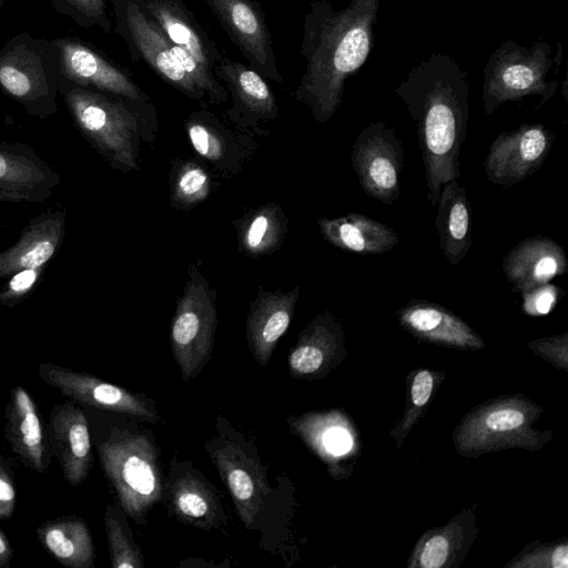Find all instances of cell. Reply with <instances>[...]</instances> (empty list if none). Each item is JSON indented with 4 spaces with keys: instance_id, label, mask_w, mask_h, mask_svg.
<instances>
[{
    "instance_id": "6da1fadb",
    "label": "cell",
    "mask_w": 568,
    "mask_h": 568,
    "mask_svg": "<svg viewBox=\"0 0 568 568\" xmlns=\"http://www.w3.org/2000/svg\"><path fill=\"white\" fill-rule=\"evenodd\" d=\"M378 7L379 0H351L342 9L328 0L310 1L301 42L305 70L292 97L308 108L316 123L334 116L347 79L372 53Z\"/></svg>"
},
{
    "instance_id": "7a4b0ae2",
    "label": "cell",
    "mask_w": 568,
    "mask_h": 568,
    "mask_svg": "<svg viewBox=\"0 0 568 568\" xmlns=\"http://www.w3.org/2000/svg\"><path fill=\"white\" fill-rule=\"evenodd\" d=\"M468 75L453 57L433 52L394 89L416 125L427 199L434 207L442 186L460 176L469 118Z\"/></svg>"
},
{
    "instance_id": "3957f363",
    "label": "cell",
    "mask_w": 568,
    "mask_h": 568,
    "mask_svg": "<svg viewBox=\"0 0 568 568\" xmlns=\"http://www.w3.org/2000/svg\"><path fill=\"white\" fill-rule=\"evenodd\" d=\"M62 94L79 132L111 168L122 173L140 170L141 142L153 144L158 132L151 101L77 85L64 88Z\"/></svg>"
},
{
    "instance_id": "277c9868",
    "label": "cell",
    "mask_w": 568,
    "mask_h": 568,
    "mask_svg": "<svg viewBox=\"0 0 568 568\" xmlns=\"http://www.w3.org/2000/svg\"><path fill=\"white\" fill-rule=\"evenodd\" d=\"M554 52L550 43L537 41L526 47L507 40L488 58L484 69L483 108L490 115L499 105L519 101L528 95H540L549 101L559 83L548 81L554 62L561 58V43Z\"/></svg>"
},
{
    "instance_id": "5b68a950",
    "label": "cell",
    "mask_w": 568,
    "mask_h": 568,
    "mask_svg": "<svg viewBox=\"0 0 568 568\" xmlns=\"http://www.w3.org/2000/svg\"><path fill=\"white\" fill-rule=\"evenodd\" d=\"M99 455L122 509L142 523L163 495L153 443L143 434L113 429L110 437L99 445Z\"/></svg>"
},
{
    "instance_id": "8992f818",
    "label": "cell",
    "mask_w": 568,
    "mask_h": 568,
    "mask_svg": "<svg viewBox=\"0 0 568 568\" xmlns=\"http://www.w3.org/2000/svg\"><path fill=\"white\" fill-rule=\"evenodd\" d=\"M200 262L187 267L171 322V348L184 381L197 375L210 359L217 323V293Z\"/></svg>"
},
{
    "instance_id": "52a82bcc",
    "label": "cell",
    "mask_w": 568,
    "mask_h": 568,
    "mask_svg": "<svg viewBox=\"0 0 568 568\" xmlns=\"http://www.w3.org/2000/svg\"><path fill=\"white\" fill-rule=\"evenodd\" d=\"M118 31L126 41L134 61L143 60L163 81L207 106L203 92L187 77L175 59L169 39L160 27L144 12L136 0H113Z\"/></svg>"
},
{
    "instance_id": "ba28073f",
    "label": "cell",
    "mask_w": 568,
    "mask_h": 568,
    "mask_svg": "<svg viewBox=\"0 0 568 568\" xmlns=\"http://www.w3.org/2000/svg\"><path fill=\"white\" fill-rule=\"evenodd\" d=\"M183 124L197 158L225 178L240 174L261 145L258 136L221 119L207 106L191 112Z\"/></svg>"
},
{
    "instance_id": "9c48e42d",
    "label": "cell",
    "mask_w": 568,
    "mask_h": 568,
    "mask_svg": "<svg viewBox=\"0 0 568 568\" xmlns=\"http://www.w3.org/2000/svg\"><path fill=\"white\" fill-rule=\"evenodd\" d=\"M351 160L367 195L386 204L398 199L404 149L395 130L385 121L373 122L361 131L353 144Z\"/></svg>"
},
{
    "instance_id": "30bf717a",
    "label": "cell",
    "mask_w": 568,
    "mask_h": 568,
    "mask_svg": "<svg viewBox=\"0 0 568 568\" xmlns=\"http://www.w3.org/2000/svg\"><path fill=\"white\" fill-rule=\"evenodd\" d=\"M231 100L226 121L258 138H267V122L280 119V108L266 79L252 67L223 57L213 70Z\"/></svg>"
},
{
    "instance_id": "8fae6325",
    "label": "cell",
    "mask_w": 568,
    "mask_h": 568,
    "mask_svg": "<svg viewBox=\"0 0 568 568\" xmlns=\"http://www.w3.org/2000/svg\"><path fill=\"white\" fill-rule=\"evenodd\" d=\"M248 65L266 80L283 83L265 13L255 0H203Z\"/></svg>"
},
{
    "instance_id": "7c38bea8",
    "label": "cell",
    "mask_w": 568,
    "mask_h": 568,
    "mask_svg": "<svg viewBox=\"0 0 568 568\" xmlns=\"http://www.w3.org/2000/svg\"><path fill=\"white\" fill-rule=\"evenodd\" d=\"M554 134L541 123L501 132L490 144L484 169L490 182L509 187L536 172L551 150Z\"/></svg>"
},
{
    "instance_id": "4fadbf2b",
    "label": "cell",
    "mask_w": 568,
    "mask_h": 568,
    "mask_svg": "<svg viewBox=\"0 0 568 568\" xmlns=\"http://www.w3.org/2000/svg\"><path fill=\"white\" fill-rule=\"evenodd\" d=\"M38 372L44 383L75 402L152 422L160 419L151 400L90 374L75 372L52 363L40 364Z\"/></svg>"
},
{
    "instance_id": "5bb4252c",
    "label": "cell",
    "mask_w": 568,
    "mask_h": 568,
    "mask_svg": "<svg viewBox=\"0 0 568 568\" xmlns=\"http://www.w3.org/2000/svg\"><path fill=\"white\" fill-rule=\"evenodd\" d=\"M61 182L33 148L0 139V202L43 204Z\"/></svg>"
},
{
    "instance_id": "9a60e30c",
    "label": "cell",
    "mask_w": 568,
    "mask_h": 568,
    "mask_svg": "<svg viewBox=\"0 0 568 568\" xmlns=\"http://www.w3.org/2000/svg\"><path fill=\"white\" fill-rule=\"evenodd\" d=\"M0 87L33 116L45 119L57 112V85L44 62L27 45L6 49L0 55Z\"/></svg>"
},
{
    "instance_id": "2e32d148",
    "label": "cell",
    "mask_w": 568,
    "mask_h": 568,
    "mask_svg": "<svg viewBox=\"0 0 568 568\" xmlns=\"http://www.w3.org/2000/svg\"><path fill=\"white\" fill-rule=\"evenodd\" d=\"M61 70L77 87L141 101H151L133 79L88 45L70 39H58Z\"/></svg>"
},
{
    "instance_id": "e0dca14e",
    "label": "cell",
    "mask_w": 568,
    "mask_h": 568,
    "mask_svg": "<svg viewBox=\"0 0 568 568\" xmlns=\"http://www.w3.org/2000/svg\"><path fill=\"white\" fill-rule=\"evenodd\" d=\"M67 231V210L50 207L32 217L21 230L18 241L0 252V280L48 264L60 250Z\"/></svg>"
},
{
    "instance_id": "ac0fdd59",
    "label": "cell",
    "mask_w": 568,
    "mask_h": 568,
    "mask_svg": "<svg viewBox=\"0 0 568 568\" xmlns=\"http://www.w3.org/2000/svg\"><path fill=\"white\" fill-rule=\"evenodd\" d=\"M48 443L57 457L65 480L80 485L91 467V439L88 419L71 403L54 406L47 427Z\"/></svg>"
},
{
    "instance_id": "d6986e66",
    "label": "cell",
    "mask_w": 568,
    "mask_h": 568,
    "mask_svg": "<svg viewBox=\"0 0 568 568\" xmlns=\"http://www.w3.org/2000/svg\"><path fill=\"white\" fill-rule=\"evenodd\" d=\"M300 292L298 284L290 291L277 288L273 292L260 286L250 302L246 337L253 356L262 366L268 363L277 342L287 331Z\"/></svg>"
},
{
    "instance_id": "ffe728a7",
    "label": "cell",
    "mask_w": 568,
    "mask_h": 568,
    "mask_svg": "<svg viewBox=\"0 0 568 568\" xmlns=\"http://www.w3.org/2000/svg\"><path fill=\"white\" fill-rule=\"evenodd\" d=\"M501 266L513 291L523 293L565 274L568 260L565 250L556 241L535 235L516 244L504 256Z\"/></svg>"
},
{
    "instance_id": "44dd1931",
    "label": "cell",
    "mask_w": 568,
    "mask_h": 568,
    "mask_svg": "<svg viewBox=\"0 0 568 568\" xmlns=\"http://www.w3.org/2000/svg\"><path fill=\"white\" fill-rule=\"evenodd\" d=\"M165 37L213 71L223 58L215 42L182 0H136Z\"/></svg>"
},
{
    "instance_id": "7402d4cb",
    "label": "cell",
    "mask_w": 568,
    "mask_h": 568,
    "mask_svg": "<svg viewBox=\"0 0 568 568\" xmlns=\"http://www.w3.org/2000/svg\"><path fill=\"white\" fill-rule=\"evenodd\" d=\"M6 437L21 462L38 473L48 468L49 443L37 405L21 386L11 390L6 408Z\"/></svg>"
},
{
    "instance_id": "603a6c76",
    "label": "cell",
    "mask_w": 568,
    "mask_h": 568,
    "mask_svg": "<svg viewBox=\"0 0 568 568\" xmlns=\"http://www.w3.org/2000/svg\"><path fill=\"white\" fill-rule=\"evenodd\" d=\"M212 459L229 488L242 521L251 526L268 491L262 468L234 444L216 449L212 453Z\"/></svg>"
},
{
    "instance_id": "cb8c5ba5",
    "label": "cell",
    "mask_w": 568,
    "mask_h": 568,
    "mask_svg": "<svg viewBox=\"0 0 568 568\" xmlns=\"http://www.w3.org/2000/svg\"><path fill=\"white\" fill-rule=\"evenodd\" d=\"M397 316L400 324L419 338L457 347L484 346L464 321L438 304L414 300L400 308Z\"/></svg>"
},
{
    "instance_id": "d4e9b609",
    "label": "cell",
    "mask_w": 568,
    "mask_h": 568,
    "mask_svg": "<svg viewBox=\"0 0 568 568\" xmlns=\"http://www.w3.org/2000/svg\"><path fill=\"white\" fill-rule=\"evenodd\" d=\"M317 224L322 236L345 252L362 255L383 254L399 242L397 233L392 227L363 214L321 217Z\"/></svg>"
},
{
    "instance_id": "484cf974",
    "label": "cell",
    "mask_w": 568,
    "mask_h": 568,
    "mask_svg": "<svg viewBox=\"0 0 568 568\" xmlns=\"http://www.w3.org/2000/svg\"><path fill=\"white\" fill-rule=\"evenodd\" d=\"M435 226L439 246L452 265L462 262L471 246V210L464 186L446 182L439 193Z\"/></svg>"
},
{
    "instance_id": "4316f807",
    "label": "cell",
    "mask_w": 568,
    "mask_h": 568,
    "mask_svg": "<svg viewBox=\"0 0 568 568\" xmlns=\"http://www.w3.org/2000/svg\"><path fill=\"white\" fill-rule=\"evenodd\" d=\"M239 251L252 258L280 248L288 231V217L277 202L251 209L232 222Z\"/></svg>"
},
{
    "instance_id": "83f0119b",
    "label": "cell",
    "mask_w": 568,
    "mask_h": 568,
    "mask_svg": "<svg viewBox=\"0 0 568 568\" xmlns=\"http://www.w3.org/2000/svg\"><path fill=\"white\" fill-rule=\"evenodd\" d=\"M43 548L61 565L70 568H91L94 565V546L83 519L60 517L43 523L37 529Z\"/></svg>"
},
{
    "instance_id": "f1b7e54d",
    "label": "cell",
    "mask_w": 568,
    "mask_h": 568,
    "mask_svg": "<svg viewBox=\"0 0 568 568\" xmlns=\"http://www.w3.org/2000/svg\"><path fill=\"white\" fill-rule=\"evenodd\" d=\"M174 513L184 521L209 529L217 526L221 505L214 487L197 474L185 473L171 485Z\"/></svg>"
},
{
    "instance_id": "f546056e",
    "label": "cell",
    "mask_w": 568,
    "mask_h": 568,
    "mask_svg": "<svg viewBox=\"0 0 568 568\" xmlns=\"http://www.w3.org/2000/svg\"><path fill=\"white\" fill-rule=\"evenodd\" d=\"M215 171L200 158H175L169 172L170 206L190 211L217 189Z\"/></svg>"
},
{
    "instance_id": "4dcf8cb0",
    "label": "cell",
    "mask_w": 568,
    "mask_h": 568,
    "mask_svg": "<svg viewBox=\"0 0 568 568\" xmlns=\"http://www.w3.org/2000/svg\"><path fill=\"white\" fill-rule=\"evenodd\" d=\"M338 324L331 314L317 315L301 333L288 356L292 374L306 376L317 373L337 337Z\"/></svg>"
},
{
    "instance_id": "1f68e13d",
    "label": "cell",
    "mask_w": 568,
    "mask_h": 568,
    "mask_svg": "<svg viewBox=\"0 0 568 568\" xmlns=\"http://www.w3.org/2000/svg\"><path fill=\"white\" fill-rule=\"evenodd\" d=\"M111 565L113 568H142L143 557L133 541L125 521L113 505H108L104 516Z\"/></svg>"
},
{
    "instance_id": "d6a6232c",
    "label": "cell",
    "mask_w": 568,
    "mask_h": 568,
    "mask_svg": "<svg viewBox=\"0 0 568 568\" xmlns=\"http://www.w3.org/2000/svg\"><path fill=\"white\" fill-rule=\"evenodd\" d=\"M47 265L24 268L9 276L0 287V305L14 307L24 301L41 281Z\"/></svg>"
},
{
    "instance_id": "836d02e7",
    "label": "cell",
    "mask_w": 568,
    "mask_h": 568,
    "mask_svg": "<svg viewBox=\"0 0 568 568\" xmlns=\"http://www.w3.org/2000/svg\"><path fill=\"white\" fill-rule=\"evenodd\" d=\"M521 294L524 298L523 308L526 313L531 315H545L555 306L558 300L559 288L546 283L523 292Z\"/></svg>"
},
{
    "instance_id": "e575fe53",
    "label": "cell",
    "mask_w": 568,
    "mask_h": 568,
    "mask_svg": "<svg viewBox=\"0 0 568 568\" xmlns=\"http://www.w3.org/2000/svg\"><path fill=\"white\" fill-rule=\"evenodd\" d=\"M63 2L87 24H95L105 33L110 32L111 21L105 11L104 0H63Z\"/></svg>"
},
{
    "instance_id": "d590c367",
    "label": "cell",
    "mask_w": 568,
    "mask_h": 568,
    "mask_svg": "<svg viewBox=\"0 0 568 568\" xmlns=\"http://www.w3.org/2000/svg\"><path fill=\"white\" fill-rule=\"evenodd\" d=\"M526 416L515 407L493 409L484 419V427L489 432H510L524 425Z\"/></svg>"
},
{
    "instance_id": "8d00e7d4",
    "label": "cell",
    "mask_w": 568,
    "mask_h": 568,
    "mask_svg": "<svg viewBox=\"0 0 568 568\" xmlns=\"http://www.w3.org/2000/svg\"><path fill=\"white\" fill-rule=\"evenodd\" d=\"M448 554L449 545L446 537L435 535L424 544L418 565L426 568H439L444 566Z\"/></svg>"
},
{
    "instance_id": "74e56055",
    "label": "cell",
    "mask_w": 568,
    "mask_h": 568,
    "mask_svg": "<svg viewBox=\"0 0 568 568\" xmlns=\"http://www.w3.org/2000/svg\"><path fill=\"white\" fill-rule=\"evenodd\" d=\"M16 508V488L4 459L0 456V519H9Z\"/></svg>"
},
{
    "instance_id": "f35d334b",
    "label": "cell",
    "mask_w": 568,
    "mask_h": 568,
    "mask_svg": "<svg viewBox=\"0 0 568 568\" xmlns=\"http://www.w3.org/2000/svg\"><path fill=\"white\" fill-rule=\"evenodd\" d=\"M322 443L327 452L333 455H342L352 446V438L341 427H332L324 432Z\"/></svg>"
},
{
    "instance_id": "ab89813d",
    "label": "cell",
    "mask_w": 568,
    "mask_h": 568,
    "mask_svg": "<svg viewBox=\"0 0 568 568\" xmlns=\"http://www.w3.org/2000/svg\"><path fill=\"white\" fill-rule=\"evenodd\" d=\"M434 379L428 371L418 372L412 384V399L416 407L425 405L432 394Z\"/></svg>"
},
{
    "instance_id": "60d3db41",
    "label": "cell",
    "mask_w": 568,
    "mask_h": 568,
    "mask_svg": "<svg viewBox=\"0 0 568 568\" xmlns=\"http://www.w3.org/2000/svg\"><path fill=\"white\" fill-rule=\"evenodd\" d=\"M13 549L6 534L0 529V568L8 566L12 559Z\"/></svg>"
},
{
    "instance_id": "b9f144b4",
    "label": "cell",
    "mask_w": 568,
    "mask_h": 568,
    "mask_svg": "<svg viewBox=\"0 0 568 568\" xmlns=\"http://www.w3.org/2000/svg\"><path fill=\"white\" fill-rule=\"evenodd\" d=\"M551 566L555 568H567L568 548L566 545L557 547L551 555Z\"/></svg>"
},
{
    "instance_id": "7bdbcfd3",
    "label": "cell",
    "mask_w": 568,
    "mask_h": 568,
    "mask_svg": "<svg viewBox=\"0 0 568 568\" xmlns=\"http://www.w3.org/2000/svg\"><path fill=\"white\" fill-rule=\"evenodd\" d=\"M2 229V224L0 223V230Z\"/></svg>"
}]
</instances>
